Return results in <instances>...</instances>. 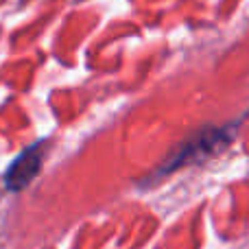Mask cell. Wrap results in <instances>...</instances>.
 I'll return each mask as SVG.
<instances>
[{
  "label": "cell",
  "mask_w": 249,
  "mask_h": 249,
  "mask_svg": "<svg viewBox=\"0 0 249 249\" xmlns=\"http://www.w3.org/2000/svg\"><path fill=\"white\" fill-rule=\"evenodd\" d=\"M44 146H46V140L35 142L33 146H29V149L9 166V171L4 173V186H7L11 193L24 190L26 186L33 181V177L39 173L42 160H44V151H46Z\"/></svg>",
  "instance_id": "cell-1"
}]
</instances>
